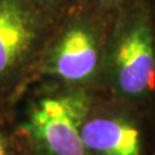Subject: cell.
Returning a JSON list of instances; mask_svg holds the SVG:
<instances>
[{"label": "cell", "instance_id": "cell-1", "mask_svg": "<svg viewBox=\"0 0 155 155\" xmlns=\"http://www.w3.org/2000/svg\"><path fill=\"white\" fill-rule=\"evenodd\" d=\"M155 92V25L150 0H137L109 17L100 93L132 108Z\"/></svg>", "mask_w": 155, "mask_h": 155}, {"label": "cell", "instance_id": "cell-2", "mask_svg": "<svg viewBox=\"0 0 155 155\" xmlns=\"http://www.w3.org/2000/svg\"><path fill=\"white\" fill-rule=\"evenodd\" d=\"M109 17L82 4L63 15L29 85L44 82L100 92Z\"/></svg>", "mask_w": 155, "mask_h": 155}, {"label": "cell", "instance_id": "cell-3", "mask_svg": "<svg viewBox=\"0 0 155 155\" xmlns=\"http://www.w3.org/2000/svg\"><path fill=\"white\" fill-rule=\"evenodd\" d=\"M93 93L54 83L29 85L16 102L27 155H90L81 123Z\"/></svg>", "mask_w": 155, "mask_h": 155}, {"label": "cell", "instance_id": "cell-4", "mask_svg": "<svg viewBox=\"0 0 155 155\" xmlns=\"http://www.w3.org/2000/svg\"><path fill=\"white\" fill-rule=\"evenodd\" d=\"M55 24L35 0H0V99L28 87Z\"/></svg>", "mask_w": 155, "mask_h": 155}, {"label": "cell", "instance_id": "cell-5", "mask_svg": "<svg viewBox=\"0 0 155 155\" xmlns=\"http://www.w3.org/2000/svg\"><path fill=\"white\" fill-rule=\"evenodd\" d=\"M131 106L94 92L81 123L90 155H143V133L127 114Z\"/></svg>", "mask_w": 155, "mask_h": 155}, {"label": "cell", "instance_id": "cell-6", "mask_svg": "<svg viewBox=\"0 0 155 155\" xmlns=\"http://www.w3.org/2000/svg\"><path fill=\"white\" fill-rule=\"evenodd\" d=\"M14 98L0 99V155H27L18 131Z\"/></svg>", "mask_w": 155, "mask_h": 155}, {"label": "cell", "instance_id": "cell-7", "mask_svg": "<svg viewBox=\"0 0 155 155\" xmlns=\"http://www.w3.org/2000/svg\"><path fill=\"white\" fill-rule=\"evenodd\" d=\"M55 22L74 7L79 5L81 0H35Z\"/></svg>", "mask_w": 155, "mask_h": 155}, {"label": "cell", "instance_id": "cell-8", "mask_svg": "<svg viewBox=\"0 0 155 155\" xmlns=\"http://www.w3.org/2000/svg\"><path fill=\"white\" fill-rule=\"evenodd\" d=\"M134 1L137 0H81L79 4L89 6L104 15L110 16L120 9L131 5Z\"/></svg>", "mask_w": 155, "mask_h": 155}, {"label": "cell", "instance_id": "cell-9", "mask_svg": "<svg viewBox=\"0 0 155 155\" xmlns=\"http://www.w3.org/2000/svg\"><path fill=\"white\" fill-rule=\"evenodd\" d=\"M150 6H152V12H153V18H154V25H155V0H150ZM148 107L153 109V111H152V117H153V124H154V131H155V92Z\"/></svg>", "mask_w": 155, "mask_h": 155}]
</instances>
